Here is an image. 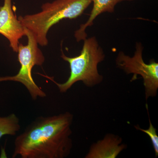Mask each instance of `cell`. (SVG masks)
Listing matches in <instances>:
<instances>
[{"label":"cell","instance_id":"cell-1","mask_svg":"<svg viewBox=\"0 0 158 158\" xmlns=\"http://www.w3.org/2000/svg\"><path fill=\"white\" fill-rule=\"evenodd\" d=\"M73 120L69 112L37 117L15 138L12 158L67 157L73 148Z\"/></svg>","mask_w":158,"mask_h":158},{"label":"cell","instance_id":"cell-2","mask_svg":"<svg viewBox=\"0 0 158 158\" xmlns=\"http://www.w3.org/2000/svg\"><path fill=\"white\" fill-rule=\"evenodd\" d=\"M91 2L92 0H56L43 4L40 12L19 16L18 19L31 31L38 44L46 46L48 44V33L53 26L62 19L79 17Z\"/></svg>","mask_w":158,"mask_h":158},{"label":"cell","instance_id":"cell-3","mask_svg":"<svg viewBox=\"0 0 158 158\" xmlns=\"http://www.w3.org/2000/svg\"><path fill=\"white\" fill-rule=\"evenodd\" d=\"M84 41L81 53L77 56H67L61 50V57L69 63L70 69V75L65 83H57L53 78L39 74L55 83L61 93H66L78 81H82L86 87L91 88L99 85L103 80L98 69L99 63L103 62L105 58L102 48L95 37L86 38Z\"/></svg>","mask_w":158,"mask_h":158},{"label":"cell","instance_id":"cell-4","mask_svg":"<svg viewBox=\"0 0 158 158\" xmlns=\"http://www.w3.org/2000/svg\"><path fill=\"white\" fill-rule=\"evenodd\" d=\"M26 36L28 38L27 44L19 43L18 47V60L21 67L18 73L13 76L0 77V83L7 81L19 82L27 88L33 100L38 97L43 98L46 94L34 81L32 71L35 65L41 66L45 58L38 46V43L32 33L26 28Z\"/></svg>","mask_w":158,"mask_h":158},{"label":"cell","instance_id":"cell-5","mask_svg":"<svg viewBox=\"0 0 158 158\" xmlns=\"http://www.w3.org/2000/svg\"><path fill=\"white\" fill-rule=\"evenodd\" d=\"M136 50L133 57L119 52L116 57V65L127 74H133L131 81H135L138 76L143 79L146 101L150 97L156 96L158 89V63L152 59L148 64L143 59V47L140 42L136 44Z\"/></svg>","mask_w":158,"mask_h":158},{"label":"cell","instance_id":"cell-6","mask_svg":"<svg viewBox=\"0 0 158 158\" xmlns=\"http://www.w3.org/2000/svg\"><path fill=\"white\" fill-rule=\"evenodd\" d=\"M0 34L9 40L12 50L17 52L19 40L26 36L25 28L13 11L11 0H4L0 7Z\"/></svg>","mask_w":158,"mask_h":158},{"label":"cell","instance_id":"cell-7","mask_svg":"<svg viewBox=\"0 0 158 158\" xmlns=\"http://www.w3.org/2000/svg\"><path fill=\"white\" fill-rule=\"evenodd\" d=\"M127 148L121 137L109 133L91 145L85 158H116Z\"/></svg>","mask_w":158,"mask_h":158},{"label":"cell","instance_id":"cell-8","mask_svg":"<svg viewBox=\"0 0 158 158\" xmlns=\"http://www.w3.org/2000/svg\"><path fill=\"white\" fill-rule=\"evenodd\" d=\"M133 0H92L93 6L89 18L85 23L80 26V28L75 32L74 36L77 42L87 38L86 30L88 27L93 25L94 20L99 15L104 12L112 13L114 11L115 6L123 1Z\"/></svg>","mask_w":158,"mask_h":158},{"label":"cell","instance_id":"cell-9","mask_svg":"<svg viewBox=\"0 0 158 158\" xmlns=\"http://www.w3.org/2000/svg\"><path fill=\"white\" fill-rule=\"evenodd\" d=\"M19 118L14 113L0 116V140L5 135H16L20 130Z\"/></svg>","mask_w":158,"mask_h":158},{"label":"cell","instance_id":"cell-10","mask_svg":"<svg viewBox=\"0 0 158 158\" xmlns=\"http://www.w3.org/2000/svg\"><path fill=\"white\" fill-rule=\"evenodd\" d=\"M146 108L147 110L148 114V119H149V126L148 129H143L141 128L138 125L135 126V127L136 129L139 130L142 132L147 134L149 136L150 139L152 143L154 150L155 153L156 157L158 156V136L157 134V130L153 125L151 121L150 118L149 116V113L148 112V105L146 104Z\"/></svg>","mask_w":158,"mask_h":158}]
</instances>
